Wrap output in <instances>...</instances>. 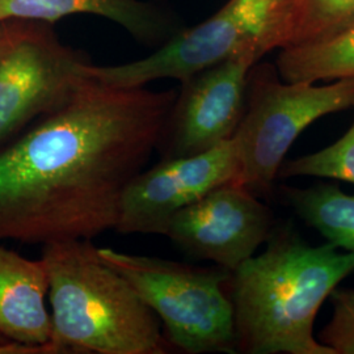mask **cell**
Returning <instances> with one entry per match:
<instances>
[{"label":"cell","mask_w":354,"mask_h":354,"mask_svg":"<svg viewBox=\"0 0 354 354\" xmlns=\"http://www.w3.org/2000/svg\"><path fill=\"white\" fill-rule=\"evenodd\" d=\"M176 96L87 76L0 152V241H92L115 227L122 194L162 143Z\"/></svg>","instance_id":"6da1fadb"},{"label":"cell","mask_w":354,"mask_h":354,"mask_svg":"<svg viewBox=\"0 0 354 354\" xmlns=\"http://www.w3.org/2000/svg\"><path fill=\"white\" fill-rule=\"evenodd\" d=\"M354 272V252L311 245L276 223L266 248L230 272L236 353L336 354L314 337L324 301Z\"/></svg>","instance_id":"7a4b0ae2"},{"label":"cell","mask_w":354,"mask_h":354,"mask_svg":"<svg viewBox=\"0 0 354 354\" xmlns=\"http://www.w3.org/2000/svg\"><path fill=\"white\" fill-rule=\"evenodd\" d=\"M55 353L165 354L160 320L88 239L44 244Z\"/></svg>","instance_id":"3957f363"},{"label":"cell","mask_w":354,"mask_h":354,"mask_svg":"<svg viewBox=\"0 0 354 354\" xmlns=\"http://www.w3.org/2000/svg\"><path fill=\"white\" fill-rule=\"evenodd\" d=\"M351 108L354 79L327 86L285 82L276 66L253 64L244 111L232 136L239 165L235 181L260 198L269 197L295 140L319 118Z\"/></svg>","instance_id":"277c9868"},{"label":"cell","mask_w":354,"mask_h":354,"mask_svg":"<svg viewBox=\"0 0 354 354\" xmlns=\"http://www.w3.org/2000/svg\"><path fill=\"white\" fill-rule=\"evenodd\" d=\"M290 0H228L193 28L178 30L162 46L138 61L114 66L86 64L83 71L102 83L136 88L160 79L180 83L244 51L261 58L286 44Z\"/></svg>","instance_id":"5b68a950"},{"label":"cell","mask_w":354,"mask_h":354,"mask_svg":"<svg viewBox=\"0 0 354 354\" xmlns=\"http://www.w3.org/2000/svg\"><path fill=\"white\" fill-rule=\"evenodd\" d=\"M165 324L167 342L189 354L236 353L230 272L99 248Z\"/></svg>","instance_id":"8992f818"},{"label":"cell","mask_w":354,"mask_h":354,"mask_svg":"<svg viewBox=\"0 0 354 354\" xmlns=\"http://www.w3.org/2000/svg\"><path fill=\"white\" fill-rule=\"evenodd\" d=\"M0 142L61 106L87 77L88 59L64 45L48 23H0Z\"/></svg>","instance_id":"52a82bcc"},{"label":"cell","mask_w":354,"mask_h":354,"mask_svg":"<svg viewBox=\"0 0 354 354\" xmlns=\"http://www.w3.org/2000/svg\"><path fill=\"white\" fill-rule=\"evenodd\" d=\"M276 226L273 212L231 180L177 212L165 235L181 251L228 272L252 257Z\"/></svg>","instance_id":"ba28073f"},{"label":"cell","mask_w":354,"mask_h":354,"mask_svg":"<svg viewBox=\"0 0 354 354\" xmlns=\"http://www.w3.org/2000/svg\"><path fill=\"white\" fill-rule=\"evenodd\" d=\"M235 142L207 151L165 158L134 177L122 194L114 230L121 234H162L172 216L207 192L238 176Z\"/></svg>","instance_id":"9c48e42d"},{"label":"cell","mask_w":354,"mask_h":354,"mask_svg":"<svg viewBox=\"0 0 354 354\" xmlns=\"http://www.w3.org/2000/svg\"><path fill=\"white\" fill-rule=\"evenodd\" d=\"M261 57L244 51L181 82L162 142L165 158L207 151L231 140L241 122L248 75Z\"/></svg>","instance_id":"30bf717a"},{"label":"cell","mask_w":354,"mask_h":354,"mask_svg":"<svg viewBox=\"0 0 354 354\" xmlns=\"http://www.w3.org/2000/svg\"><path fill=\"white\" fill-rule=\"evenodd\" d=\"M76 13L105 17L147 46L159 48L183 29L175 13L143 0H0V23L51 24Z\"/></svg>","instance_id":"8fae6325"},{"label":"cell","mask_w":354,"mask_h":354,"mask_svg":"<svg viewBox=\"0 0 354 354\" xmlns=\"http://www.w3.org/2000/svg\"><path fill=\"white\" fill-rule=\"evenodd\" d=\"M49 279L42 259L28 260L0 245V335L29 346L51 345Z\"/></svg>","instance_id":"7c38bea8"},{"label":"cell","mask_w":354,"mask_h":354,"mask_svg":"<svg viewBox=\"0 0 354 354\" xmlns=\"http://www.w3.org/2000/svg\"><path fill=\"white\" fill-rule=\"evenodd\" d=\"M276 68L285 82L354 79V24L330 37L281 49Z\"/></svg>","instance_id":"4fadbf2b"},{"label":"cell","mask_w":354,"mask_h":354,"mask_svg":"<svg viewBox=\"0 0 354 354\" xmlns=\"http://www.w3.org/2000/svg\"><path fill=\"white\" fill-rule=\"evenodd\" d=\"M281 192L310 227L342 251L354 252V196L344 193L336 184L308 188L285 185Z\"/></svg>","instance_id":"5bb4252c"},{"label":"cell","mask_w":354,"mask_h":354,"mask_svg":"<svg viewBox=\"0 0 354 354\" xmlns=\"http://www.w3.org/2000/svg\"><path fill=\"white\" fill-rule=\"evenodd\" d=\"M352 24L354 0H290L285 48L330 37Z\"/></svg>","instance_id":"9a60e30c"},{"label":"cell","mask_w":354,"mask_h":354,"mask_svg":"<svg viewBox=\"0 0 354 354\" xmlns=\"http://www.w3.org/2000/svg\"><path fill=\"white\" fill-rule=\"evenodd\" d=\"M311 176L354 184V121L342 138L328 147L283 160L277 178Z\"/></svg>","instance_id":"2e32d148"},{"label":"cell","mask_w":354,"mask_h":354,"mask_svg":"<svg viewBox=\"0 0 354 354\" xmlns=\"http://www.w3.org/2000/svg\"><path fill=\"white\" fill-rule=\"evenodd\" d=\"M332 317L319 332L317 340L336 354H354V289L332 291Z\"/></svg>","instance_id":"e0dca14e"},{"label":"cell","mask_w":354,"mask_h":354,"mask_svg":"<svg viewBox=\"0 0 354 354\" xmlns=\"http://www.w3.org/2000/svg\"><path fill=\"white\" fill-rule=\"evenodd\" d=\"M0 354H55L51 345L29 346L19 342H7L0 345Z\"/></svg>","instance_id":"ac0fdd59"},{"label":"cell","mask_w":354,"mask_h":354,"mask_svg":"<svg viewBox=\"0 0 354 354\" xmlns=\"http://www.w3.org/2000/svg\"><path fill=\"white\" fill-rule=\"evenodd\" d=\"M7 342H8V340H7V339H6V337H3V336H1V335H0V345H3V344H7Z\"/></svg>","instance_id":"d6986e66"},{"label":"cell","mask_w":354,"mask_h":354,"mask_svg":"<svg viewBox=\"0 0 354 354\" xmlns=\"http://www.w3.org/2000/svg\"><path fill=\"white\" fill-rule=\"evenodd\" d=\"M0 41H1V29H0Z\"/></svg>","instance_id":"ffe728a7"}]
</instances>
